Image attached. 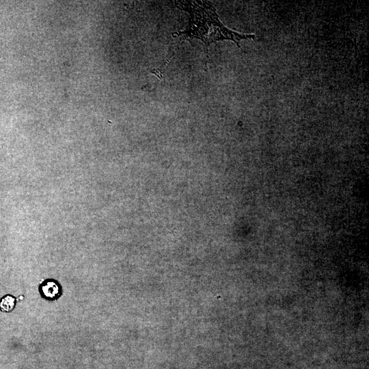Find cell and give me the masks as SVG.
Masks as SVG:
<instances>
[{"label":"cell","instance_id":"obj_3","mask_svg":"<svg viewBox=\"0 0 369 369\" xmlns=\"http://www.w3.org/2000/svg\"><path fill=\"white\" fill-rule=\"evenodd\" d=\"M16 299L11 295H6L0 301V309L3 312H10L15 306Z\"/></svg>","mask_w":369,"mask_h":369},{"label":"cell","instance_id":"obj_2","mask_svg":"<svg viewBox=\"0 0 369 369\" xmlns=\"http://www.w3.org/2000/svg\"><path fill=\"white\" fill-rule=\"evenodd\" d=\"M42 294L47 298L55 299L60 292L59 285L53 281H47L42 286Z\"/></svg>","mask_w":369,"mask_h":369},{"label":"cell","instance_id":"obj_1","mask_svg":"<svg viewBox=\"0 0 369 369\" xmlns=\"http://www.w3.org/2000/svg\"><path fill=\"white\" fill-rule=\"evenodd\" d=\"M179 9L187 11L190 15L189 24L184 31L173 33L174 37L184 35L191 39L201 40L207 48L217 41H233L238 47L243 39H254V34H244L232 31L220 21L215 8L205 1H176Z\"/></svg>","mask_w":369,"mask_h":369}]
</instances>
